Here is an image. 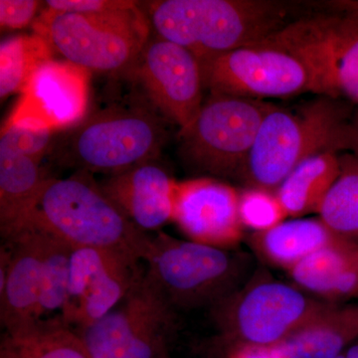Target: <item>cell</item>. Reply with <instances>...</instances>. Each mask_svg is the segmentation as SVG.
<instances>
[{"label":"cell","mask_w":358,"mask_h":358,"mask_svg":"<svg viewBox=\"0 0 358 358\" xmlns=\"http://www.w3.org/2000/svg\"><path fill=\"white\" fill-rule=\"evenodd\" d=\"M166 358H169V355H166Z\"/></svg>","instance_id":"cell-34"},{"label":"cell","mask_w":358,"mask_h":358,"mask_svg":"<svg viewBox=\"0 0 358 358\" xmlns=\"http://www.w3.org/2000/svg\"><path fill=\"white\" fill-rule=\"evenodd\" d=\"M42 159L26 150L9 131L0 138V233L13 239L38 199L48 176Z\"/></svg>","instance_id":"cell-18"},{"label":"cell","mask_w":358,"mask_h":358,"mask_svg":"<svg viewBox=\"0 0 358 358\" xmlns=\"http://www.w3.org/2000/svg\"><path fill=\"white\" fill-rule=\"evenodd\" d=\"M307 65L313 93L358 103V18L320 15L289 22L265 39Z\"/></svg>","instance_id":"cell-10"},{"label":"cell","mask_w":358,"mask_h":358,"mask_svg":"<svg viewBox=\"0 0 358 358\" xmlns=\"http://www.w3.org/2000/svg\"><path fill=\"white\" fill-rule=\"evenodd\" d=\"M148 4L159 38L187 49L201 66L259 43L289 23L286 6L267 0H162Z\"/></svg>","instance_id":"cell-2"},{"label":"cell","mask_w":358,"mask_h":358,"mask_svg":"<svg viewBox=\"0 0 358 358\" xmlns=\"http://www.w3.org/2000/svg\"><path fill=\"white\" fill-rule=\"evenodd\" d=\"M50 45L37 34L18 35L0 45V96L22 93L40 66L51 60Z\"/></svg>","instance_id":"cell-24"},{"label":"cell","mask_w":358,"mask_h":358,"mask_svg":"<svg viewBox=\"0 0 358 358\" xmlns=\"http://www.w3.org/2000/svg\"><path fill=\"white\" fill-rule=\"evenodd\" d=\"M231 358H274L268 348L256 346H242L238 348Z\"/></svg>","instance_id":"cell-30"},{"label":"cell","mask_w":358,"mask_h":358,"mask_svg":"<svg viewBox=\"0 0 358 358\" xmlns=\"http://www.w3.org/2000/svg\"><path fill=\"white\" fill-rule=\"evenodd\" d=\"M320 220L338 236L358 244V160L341 159V173L319 212Z\"/></svg>","instance_id":"cell-26"},{"label":"cell","mask_w":358,"mask_h":358,"mask_svg":"<svg viewBox=\"0 0 358 358\" xmlns=\"http://www.w3.org/2000/svg\"><path fill=\"white\" fill-rule=\"evenodd\" d=\"M201 67L205 88L213 94L255 99L313 92L307 65L265 40L222 54Z\"/></svg>","instance_id":"cell-11"},{"label":"cell","mask_w":358,"mask_h":358,"mask_svg":"<svg viewBox=\"0 0 358 358\" xmlns=\"http://www.w3.org/2000/svg\"><path fill=\"white\" fill-rule=\"evenodd\" d=\"M155 108L115 105L85 117L55 148L59 164L113 176L155 162L167 138Z\"/></svg>","instance_id":"cell-3"},{"label":"cell","mask_w":358,"mask_h":358,"mask_svg":"<svg viewBox=\"0 0 358 358\" xmlns=\"http://www.w3.org/2000/svg\"><path fill=\"white\" fill-rule=\"evenodd\" d=\"M341 239L320 219H294L265 232L254 233L251 245L264 260L289 271Z\"/></svg>","instance_id":"cell-21"},{"label":"cell","mask_w":358,"mask_h":358,"mask_svg":"<svg viewBox=\"0 0 358 358\" xmlns=\"http://www.w3.org/2000/svg\"><path fill=\"white\" fill-rule=\"evenodd\" d=\"M0 358H91L76 329L61 317L4 331Z\"/></svg>","instance_id":"cell-22"},{"label":"cell","mask_w":358,"mask_h":358,"mask_svg":"<svg viewBox=\"0 0 358 358\" xmlns=\"http://www.w3.org/2000/svg\"><path fill=\"white\" fill-rule=\"evenodd\" d=\"M357 140H358V134H357Z\"/></svg>","instance_id":"cell-35"},{"label":"cell","mask_w":358,"mask_h":358,"mask_svg":"<svg viewBox=\"0 0 358 358\" xmlns=\"http://www.w3.org/2000/svg\"><path fill=\"white\" fill-rule=\"evenodd\" d=\"M345 358H358V345L352 346L346 352Z\"/></svg>","instance_id":"cell-31"},{"label":"cell","mask_w":358,"mask_h":358,"mask_svg":"<svg viewBox=\"0 0 358 358\" xmlns=\"http://www.w3.org/2000/svg\"><path fill=\"white\" fill-rule=\"evenodd\" d=\"M357 338L358 306L334 305L268 350L274 358H334Z\"/></svg>","instance_id":"cell-20"},{"label":"cell","mask_w":358,"mask_h":358,"mask_svg":"<svg viewBox=\"0 0 358 358\" xmlns=\"http://www.w3.org/2000/svg\"><path fill=\"white\" fill-rule=\"evenodd\" d=\"M298 286L267 275H255L211 308L226 341L242 346L270 348L333 307Z\"/></svg>","instance_id":"cell-7"},{"label":"cell","mask_w":358,"mask_h":358,"mask_svg":"<svg viewBox=\"0 0 358 358\" xmlns=\"http://www.w3.org/2000/svg\"><path fill=\"white\" fill-rule=\"evenodd\" d=\"M27 227L38 233L42 245V286L38 320L52 319L51 315L57 313L61 317L67 303L71 259L74 248L46 231L31 226Z\"/></svg>","instance_id":"cell-25"},{"label":"cell","mask_w":358,"mask_h":358,"mask_svg":"<svg viewBox=\"0 0 358 358\" xmlns=\"http://www.w3.org/2000/svg\"><path fill=\"white\" fill-rule=\"evenodd\" d=\"M334 358H345V355H339L338 357H334Z\"/></svg>","instance_id":"cell-32"},{"label":"cell","mask_w":358,"mask_h":358,"mask_svg":"<svg viewBox=\"0 0 358 358\" xmlns=\"http://www.w3.org/2000/svg\"><path fill=\"white\" fill-rule=\"evenodd\" d=\"M178 181L155 164H143L100 183L105 194L143 232L173 220Z\"/></svg>","instance_id":"cell-16"},{"label":"cell","mask_w":358,"mask_h":358,"mask_svg":"<svg viewBox=\"0 0 358 358\" xmlns=\"http://www.w3.org/2000/svg\"><path fill=\"white\" fill-rule=\"evenodd\" d=\"M140 84L150 103L180 131L189 128L203 105L201 64L182 46L157 38L148 41L127 72Z\"/></svg>","instance_id":"cell-12"},{"label":"cell","mask_w":358,"mask_h":358,"mask_svg":"<svg viewBox=\"0 0 358 358\" xmlns=\"http://www.w3.org/2000/svg\"><path fill=\"white\" fill-rule=\"evenodd\" d=\"M336 103L320 99L296 110L275 107L262 122L242 169L251 187L275 192L299 164L355 140Z\"/></svg>","instance_id":"cell-4"},{"label":"cell","mask_w":358,"mask_h":358,"mask_svg":"<svg viewBox=\"0 0 358 358\" xmlns=\"http://www.w3.org/2000/svg\"><path fill=\"white\" fill-rule=\"evenodd\" d=\"M275 106L210 93L189 128L179 131L183 159L218 176L242 171L266 115Z\"/></svg>","instance_id":"cell-8"},{"label":"cell","mask_w":358,"mask_h":358,"mask_svg":"<svg viewBox=\"0 0 358 358\" xmlns=\"http://www.w3.org/2000/svg\"><path fill=\"white\" fill-rule=\"evenodd\" d=\"M35 34L68 62L96 72H128L148 42L150 25L138 6L82 14L46 7L33 22Z\"/></svg>","instance_id":"cell-6"},{"label":"cell","mask_w":358,"mask_h":358,"mask_svg":"<svg viewBox=\"0 0 358 358\" xmlns=\"http://www.w3.org/2000/svg\"><path fill=\"white\" fill-rule=\"evenodd\" d=\"M90 71L68 61L40 66L2 127L56 131L76 126L86 115Z\"/></svg>","instance_id":"cell-13"},{"label":"cell","mask_w":358,"mask_h":358,"mask_svg":"<svg viewBox=\"0 0 358 358\" xmlns=\"http://www.w3.org/2000/svg\"><path fill=\"white\" fill-rule=\"evenodd\" d=\"M143 273L110 252L79 248L71 259L67 303L61 319L78 329L102 319L129 293Z\"/></svg>","instance_id":"cell-14"},{"label":"cell","mask_w":358,"mask_h":358,"mask_svg":"<svg viewBox=\"0 0 358 358\" xmlns=\"http://www.w3.org/2000/svg\"><path fill=\"white\" fill-rule=\"evenodd\" d=\"M4 243L10 247L11 257L0 284V322L4 331H11L38 320L42 245L38 233L28 227Z\"/></svg>","instance_id":"cell-17"},{"label":"cell","mask_w":358,"mask_h":358,"mask_svg":"<svg viewBox=\"0 0 358 358\" xmlns=\"http://www.w3.org/2000/svg\"><path fill=\"white\" fill-rule=\"evenodd\" d=\"M27 226L46 231L72 248L110 252L134 264L145 261L152 239L85 171L49 178L20 232Z\"/></svg>","instance_id":"cell-1"},{"label":"cell","mask_w":358,"mask_h":358,"mask_svg":"<svg viewBox=\"0 0 358 358\" xmlns=\"http://www.w3.org/2000/svg\"><path fill=\"white\" fill-rule=\"evenodd\" d=\"M249 260L227 249L159 232L145 259V275L176 312L212 308L247 282Z\"/></svg>","instance_id":"cell-5"},{"label":"cell","mask_w":358,"mask_h":358,"mask_svg":"<svg viewBox=\"0 0 358 358\" xmlns=\"http://www.w3.org/2000/svg\"><path fill=\"white\" fill-rule=\"evenodd\" d=\"M239 200L240 192L217 179L180 181L176 185L173 221L190 241L231 248L243 236Z\"/></svg>","instance_id":"cell-15"},{"label":"cell","mask_w":358,"mask_h":358,"mask_svg":"<svg viewBox=\"0 0 358 358\" xmlns=\"http://www.w3.org/2000/svg\"><path fill=\"white\" fill-rule=\"evenodd\" d=\"M339 173L341 159L333 152L315 155L299 164L275 190L287 215L301 217L317 213Z\"/></svg>","instance_id":"cell-23"},{"label":"cell","mask_w":358,"mask_h":358,"mask_svg":"<svg viewBox=\"0 0 358 358\" xmlns=\"http://www.w3.org/2000/svg\"><path fill=\"white\" fill-rule=\"evenodd\" d=\"M296 286L333 303L358 298V244L341 239L288 271Z\"/></svg>","instance_id":"cell-19"},{"label":"cell","mask_w":358,"mask_h":358,"mask_svg":"<svg viewBox=\"0 0 358 358\" xmlns=\"http://www.w3.org/2000/svg\"><path fill=\"white\" fill-rule=\"evenodd\" d=\"M45 3L53 10L82 14L117 13L138 6V2L128 0H48Z\"/></svg>","instance_id":"cell-28"},{"label":"cell","mask_w":358,"mask_h":358,"mask_svg":"<svg viewBox=\"0 0 358 358\" xmlns=\"http://www.w3.org/2000/svg\"><path fill=\"white\" fill-rule=\"evenodd\" d=\"M40 1L35 0H0V24L7 29H21L36 15Z\"/></svg>","instance_id":"cell-29"},{"label":"cell","mask_w":358,"mask_h":358,"mask_svg":"<svg viewBox=\"0 0 358 358\" xmlns=\"http://www.w3.org/2000/svg\"><path fill=\"white\" fill-rule=\"evenodd\" d=\"M176 315L143 273L114 310L77 331L91 358H159L176 333Z\"/></svg>","instance_id":"cell-9"},{"label":"cell","mask_w":358,"mask_h":358,"mask_svg":"<svg viewBox=\"0 0 358 358\" xmlns=\"http://www.w3.org/2000/svg\"><path fill=\"white\" fill-rule=\"evenodd\" d=\"M166 355H167V353H166V355H162V357H159V358H166Z\"/></svg>","instance_id":"cell-33"},{"label":"cell","mask_w":358,"mask_h":358,"mask_svg":"<svg viewBox=\"0 0 358 358\" xmlns=\"http://www.w3.org/2000/svg\"><path fill=\"white\" fill-rule=\"evenodd\" d=\"M239 214L243 227L255 233L272 229L288 217L275 192L257 187L240 192Z\"/></svg>","instance_id":"cell-27"}]
</instances>
